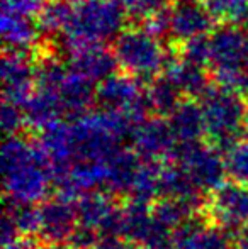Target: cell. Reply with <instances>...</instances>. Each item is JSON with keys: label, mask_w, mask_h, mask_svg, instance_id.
<instances>
[{"label": "cell", "mask_w": 248, "mask_h": 249, "mask_svg": "<svg viewBox=\"0 0 248 249\" xmlns=\"http://www.w3.org/2000/svg\"><path fill=\"white\" fill-rule=\"evenodd\" d=\"M123 7L109 0H92L72 10L65 33L78 46H90L121 29Z\"/></svg>", "instance_id": "1"}, {"label": "cell", "mask_w": 248, "mask_h": 249, "mask_svg": "<svg viewBox=\"0 0 248 249\" xmlns=\"http://www.w3.org/2000/svg\"><path fill=\"white\" fill-rule=\"evenodd\" d=\"M116 56L124 68L148 75L158 70L163 61V50L150 31H126L116 41Z\"/></svg>", "instance_id": "2"}, {"label": "cell", "mask_w": 248, "mask_h": 249, "mask_svg": "<svg viewBox=\"0 0 248 249\" xmlns=\"http://www.w3.org/2000/svg\"><path fill=\"white\" fill-rule=\"evenodd\" d=\"M248 44L243 29H221L211 39V61L218 66L219 73L231 76L245 65Z\"/></svg>", "instance_id": "3"}, {"label": "cell", "mask_w": 248, "mask_h": 249, "mask_svg": "<svg viewBox=\"0 0 248 249\" xmlns=\"http://www.w3.org/2000/svg\"><path fill=\"white\" fill-rule=\"evenodd\" d=\"M212 14L195 2H180L170 12L169 33L184 41L204 36L211 27Z\"/></svg>", "instance_id": "4"}, {"label": "cell", "mask_w": 248, "mask_h": 249, "mask_svg": "<svg viewBox=\"0 0 248 249\" xmlns=\"http://www.w3.org/2000/svg\"><path fill=\"white\" fill-rule=\"evenodd\" d=\"M75 65L80 73L85 76H102L111 71L114 66V58L99 48V44L80 48L78 56L75 58Z\"/></svg>", "instance_id": "5"}, {"label": "cell", "mask_w": 248, "mask_h": 249, "mask_svg": "<svg viewBox=\"0 0 248 249\" xmlns=\"http://www.w3.org/2000/svg\"><path fill=\"white\" fill-rule=\"evenodd\" d=\"M26 17L27 16L5 9L2 20L3 37L12 46H29L33 43L34 36H36V31H34V27L31 26Z\"/></svg>", "instance_id": "6"}, {"label": "cell", "mask_w": 248, "mask_h": 249, "mask_svg": "<svg viewBox=\"0 0 248 249\" xmlns=\"http://www.w3.org/2000/svg\"><path fill=\"white\" fill-rule=\"evenodd\" d=\"M208 10L212 16L240 22L248 10V0H208Z\"/></svg>", "instance_id": "7"}, {"label": "cell", "mask_w": 248, "mask_h": 249, "mask_svg": "<svg viewBox=\"0 0 248 249\" xmlns=\"http://www.w3.org/2000/svg\"><path fill=\"white\" fill-rule=\"evenodd\" d=\"M29 76V68L19 56H7L3 59V80L7 87H20L27 82Z\"/></svg>", "instance_id": "8"}, {"label": "cell", "mask_w": 248, "mask_h": 249, "mask_svg": "<svg viewBox=\"0 0 248 249\" xmlns=\"http://www.w3.org/2000/svg\"><path fill=\"white\" fill-rule=\"evenodd\" d=\"M72 10L73 9H70L65 3H53L41 14V22L50 31H65L70 22V17H72Z\"/></svg>", "instance_id": "9"}, {"label": "cell", "mask_w": 248, "mask_h": 249, "mask_svg": "<svg viewBox=\"0 0 248 249\" xmlns=\"http://www.w3.org/2000/svg\"><path fill=\"white\" fill-rule=\"evenodd\" d=\"M39 5V0H7L5 3V7H9L14 12L22 14V16H29V14L36 12Z\"/></svg>", "instance_id": "10"}, {"label": "cell", "mask_w": 248, "mask_h": 249, "mask_svg": "<svg viewBox=\"0 0 248 249\" xmlns=\"http://www.w3.org/2000/svg\"><path fill=\"white\" fill-rule=\"evenodd\" d=\"M179 2H195V0H179Z\"/></svg>", "instance_id": "11"}]
</instances>
